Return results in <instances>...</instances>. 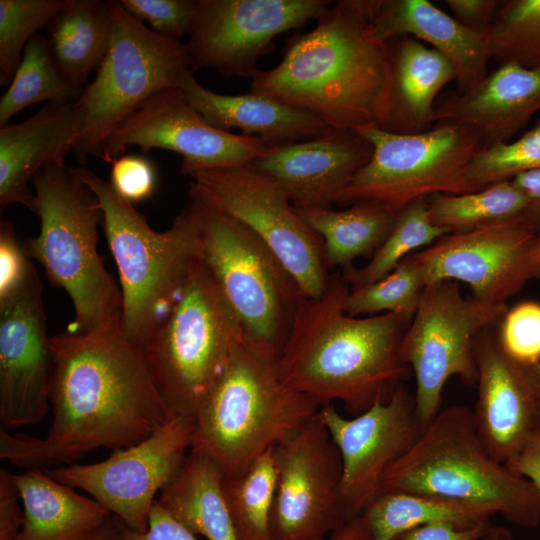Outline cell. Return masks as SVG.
I'll use <instances>...</instances> for the list:
<instances>
[{
  "mask_svg": "<svg viewBox=\"0 0 540 540\" xmlns=\"http://www.w3.org/2000/svg\"><path fill=\"white\" fill-rule=\"evenodd\" d=\"M507 309L506 303L464 297L455 281L424 287L400 345L401 358L415 376V412L422 431L441 410L443 388L451 377L476 384L475 341L498 325Z\"/></svg>",
  "mask_w": 540,
  "mask_h": 540,
  "instance_id": "cell-12",
  "label": "cell"
},
{
  "mask_svg": "<svg viewBox=\"0 0 540 540\" xmlns=\"http://www.w3.org/2000/svg\"><path fill=\"white\" fill-rule=\"evenodd\" d=\"M35 267L16 240L11 221H0V299H3L27 280Z\"/></svg>",
  "mask_w": 540,
  "mask_h": 540,
  "instance_id": "cell-44",
  "label": "cell"
},
{
  "mask_svg": "<svg viewBox=\"0 0 540 540\" xmlns=\"http://www.w3.org/2000/svg\"><path fill=\"white\" fill-rule=\"evenodd\" d=\"M509 180L526 198L529 210L540 215V168L521 171Z\"/></svg>",
  "mask_w": 540,
  "mask_h": 540,
  "instance_id": "cell-50",
  "label": "cell"
},
{
  "mask_svg": "<svg viewBox=\"0 0 540 540\" xmlns=\"http://www.w3.org/2000/svg\"><path fill=\"white\" fill-rule=\"evenodd\" d=\"M370 28L383 43L410 36L430 44L452 64L459 92L472 89L488 75L490 56L483 34L428 0H379Z\"/></svg>",
  "mask_w": 540,
  "mask_h": 540,
  "instance_id": "cell-25",
  "label": "cell"
},
{
  "mask_svg": "<svg viewBox=\"0 0 540 540\" xmlns=\"http://www.w3.org/2000/svg\"><path fill=\"white\" fill-rule=\"evenodd\" d=\"M383 491L455 500L500 514L523 528L540 524V490L487 452L466 406H449L436 414L388 468Z\"/></svg>",
  "mask_w": 540,
  "mask_h": 540,
  "instance_id": "cell-5",
  "label": "cell"
},
{
  "mask_svg": "<svg viewBox=\"0 0 540 540\" xmlns=\"http://www.w3.org/2000/svg\"><path fill=\"white\" fill-rule=\"evenodd\" d=\"M14 474L0 469V540H16L24 520Z\"/></svg>",
  "mask_w": 540,
  "mask_h": 540,
  "instance_id": "cell-46",
  "label": "cell"
},
{
  "mask_svg": "<svg viewBox=\"0 0 540 540\" xmlns=\"http://www.w3.org/2000/svg\"><path fill=\"white\" fill-rule=\"evenodd\" d=\"M83 90L62 74L47 37L36 34L27 43L9 88L0 99V127L27 106L44 101L76 102Z\"/></svg>",
  "mask_w": 540,
  "mask_h": 540,
  "instance_id": "cell-33",
  "label": "cell"
},
{
  "mask_svg": "<svg viewBox=\"0 0 540 540\" xmlns=\"http://www.w3.org/2000/svg\"><path fill=\"white\" fill-rule=\"evenodd\" d=\"M328 0H198L186 44L190 70L253 78L281 33L318 19Z\"/></svg>",
  "mask_w": 540,
  "mask_h": 540,
  "instance_id": "cell-18",
  "label": "cell"
},
{
  "mask_svg": "<svg viewBox=\"0 0 540 540\" xmlns=\"http://www.w3.org/2000/svg\"><path fill=\"white\" fill-rule=\"evenodd\" d=\"M494 514L455 500L405 491L381 492L360 515L373 540H398L405 533L432 523L470 527Z\"/></svg>",
  "mask_w": 540,
  "mask_h": 540,
  "instance_id": "cell-32",
  "label": "cell"
},
{
  "mask_svg": "<svg viewBox=\"0 0 540 540\" xmlns=\"http://www.w3.org/2000/svg\"><path fill=\"white\" fill-rule=\"evenodd\" d=\"M538 255H539V259H540V236H539V239H538Z\"/></svg>",
  "mask_w": 540,
  "mask_h": 540,
  "instance_id": "cell-54",
  "label": "cell"
},
{
  "mask_svg": "<svg viewBox=\"0 0 540 540\" xmlns=\"http://www.w3.org/2000/svg\"><path fill=\"white\" fill-rule=\"evenodd\" d=\"M390 84L384 130L419 133L434 126L439 92L455 80L452 64L423 42L403 36L388 42Z\"/></svg>",
  "mask_w": 540,
  "mask_h": 540,
  "instance_id": "cell-27",
  "label": "cell"
},
{
  "mask_svg": "<svg viewBox=\"0 0 540 540\" xmlns=\"http://www.w3.org/2000/svg\"><path fill=\"white\" fill-rule=\"evenodd\" d=\"M496 333L499 344L511 357L540 363V303L524 301L507 309Z\"/></svg>",
  "mask_w": 540,
  "mask_h": 540,
  "instance_id": "cell-41",
  "label": "cell"
},
{
  "mask_svg": "<svg viewBox=\"0 0 540 540\" xmlns=\"http://www.w3.org/2000/svg\"><path fill=\"white\" fill-rule=\"evenodd\" d=\"M490 59L499 65L540 66V0H509L482 33Z\"/></svg>",
  "mask_w": 540,
  "mask_h": 540,
  "instance_id": "cell-37",
  "label": "cell"
},
{
  "mask_svg": "<svg viewBox=\"0 0 540 540\" xmlns=\"http://www.w3.org/2000/svg\"><path fill=\"white\" fill-rule=\"evenodd\" d=\"M372 152L355 130L331 128L307 141L272 147L247 167L277 184L295 208L331 207Z\"/></svg>",
  "mask_w": 540,
  "mask_h": 540,
  "instance_id": "cell-22",
  "label": "cell"
},
{
  "mask_svg": "<svg viewBox=\"0 0 540 540\" xmlns=\"http://www.w3.org/2000/svg\"><path fill=\"white\" fill-rule=\"evenodd\" d=\"M110 1L71 0L48 25V42L62 74L83 87L103 61L111 40Z\"/></svg>",
  "mask_w": 540,
  "mask_h": 540,
  "instance_id": "cell-31",
  "label": "cell"
},
{
  "mask_svg": "<svg viewBox=\"0 0 540 540\" xmlns=\"http://www.w3.org/2000/svg\"><path fill=\"white\" fill-rule=\"evenodd\" d=\"M496 327L475 341L478 392L472 412L481 443L496 461L506 464L540 427V363L507 354Z\"/></svg>",
  "mask_w": 540,
  "mask_h": 540,
  "instance_id": "cell-21",
  "label": "cell"
},
{
  "mask_svg": "<svg viewBox=\"0 0 540 540\" xmlns=\"http://www.w3.org/2000/svg\"><path fill=\"white\" fill-rule=\"evenodd\" d=\"M273 448L241 474L223 475L222 488L237 540H272L270 517L277 481Z\"/></svg>",
  "mask_w": 540,
  "mask_h": 540,
  "instance_id": "cell-34",
  "label": "cell"
},
{
  "mask_svg": "<svg viewBox=\"0 0 540 540\" xmlns=\"http://www.w3.org/2000/svg\"><path fill=\"white\" fill-rule=\"evenodd\" d=\"M71 0H0V85H10L27 43Z\"/></svg>",
  "mask_w": 540,
  "mask_h": 540,
  "instance_id": "cell-38",
  "label": "cell"
},
{
  "mask_svg": "<svg viewBox=\"0 0 540 540\" xmlns=\"http://www.w3.org/2000/svg\"><path fill=\"white\" fill-rule=\"evenodd\" d=\"M319 540H373L361 516L349 519L342 527Z\"/></svg>",
  "mask_w": 540,
  "mask_h": 540,
  "instance_id": "cell-51",
  "label": "cell"
},
{
  "mask_svg": "<svg viewBox=\"0 0 540 540\" xmlns=\"http://www.w3.org/2000/svg\"><path fill=\"white\" fill-rule=\"evenodd\" d=\"M49 346L48 433L39 438L0 428L2 459L26 470L69 465L98 448L133 446L173 416L121 316L85 334H56Z\"/></svg>",
  "mask_w": 540,
  "mask_h": 540,
  "instance_id": "cell-1",
  "label": "cell"
},
{
  "mask_svg": "<svg viewBox=\"0 0 540 540\" xmlns=\"http://www.w3.org/2000/svg\"><path fill=\"white\" fill-rule=\"evenodd\" d=\"M83 129L76 102L47 103L29 119L0 127V207L20 204L35 212L36 197L28 187L51 162H64Z\"/></svg>",
  "mask_w": 540,
  "mask_h": 540,
  "instance_id": "cell-23",
  "label": "cell"
},
{
  "mask_svg": "<svg viewBox=\"0 0 540 540\" xmlns=\"http://www.w3.org/2000/svg\"><path fill=\"white\" fill-rule=\"evenodd\" d=\"M505 465L512 472L531 481L540 490V427Z\"/></svg>",
  "mask_w": 540,
  "mask_h": 540,
  "instance_id": "cell-49",
  "label": "cell"
},
{
  "mask_svg": "<svg viewBox=\"0 0 540 540\" xmlns=\"http://www.w3.org/2000/svg\"><path fill=\"white\" fill-rule=\"evenodd\" d=\"M191 105L213 127L260 139L279 147L319 137L331 128L310 111L293 107L268 96L251 92L222 95L201 86L190 70L181 85Z\"/></svg>",
  "mask_w": 540,
  "mask_h": 540,
  "instance_id": "cell-26",
  "label": "cell"
},
{
  "mask_svg": "<svg viewBox=\"0 0 540 540\" xmlns=\"http://www.w3.org/2000/svg\"><path fill=\"white\" fill-rule=\"evenodd\" d=\"M24 520L16 540H95L112 515L42 469L14 474Z\"/></svg>",
  "mask_w": 540,
  "mask_h": 540,
  "instance_id": "cell-28",
  "label": "cell"
},
{
  "mask_svg": "<svg viewBox=\"0 0 540 540\" xmlns=\"http://www.w3.org/2000/svg\"><path fill=\"white\" fill-rule=\"evenodd\" d=\"M130 145L164 149L183 156L181 173L238 168L268 153L260 139L213 127L191 105L181 88L160 91L144 101L111 133L97 157L107 163Z\"/></svg>",
  "mask_w": 540,
  "mask_h": 540,
  "instance_id": "cell-17",
  "label": "cell"
},
{
  "mask_svg": "<svg viewBox=\"0 0 540 540\" xmlns=\"http://www.w3.org/2000/svg\"><path fill=\"white\" fill-rule=\"evenodd\" d=\"M424 285L419 274L404 260L382 279L350 288L344 311L351 316L396 313L411 322Z\"/></svg>",
  "mask_w": 540,
  "mask_h": 540,
  "instance_id": "cell-39",
  "label": "cell"
},
{
  "mask_svg": "<svg viewBox=\"0 0 540 540\" xmlns=\"http://www.w3.org/2000/svg\"><path fill=\"white\" fill-rule=\"evenodd\" d=\"M481 540H514V538L505 527L490 526Z\"/></svg>",
  "mask_w": 540,
  "mask_h": 540,
  "instance_id": "cell-53",
  "label": "cell"
},
{
  "mask_svg": "<svg viewBox=\"0 0 540 540\" xmlns=\"http://www.w3.org/2000/svg\"><path fill=\"white\" fill-rule=\"evenodd\" d=\"M244 337L234 311L194 257L176 302L143 347L173 415L194 417Z\"/></svg>",
  "mask_w": 540,
  "mask_h": 540,
  "instance_id": "cell-9",
  "label": "cell"
},
{
  "mask_svg": "<svg viewBox=\"0 0 540 540\" xmlns=\"http://www.w3.org/2000/svg\"><path fill=\"white\" fill-rule=\"evenodd\" d=\"M532 168H540V117L518 139L481 149L469 165L467 178L479 190Z\"/></svg>",
  "mask_w": 540,
  "mask_h": 540,
  "instance_id": "cell-40",
  "label": "cell"
},
{
  "mask_svg": "<svg viewBox=\"0 0 540 540\" xmlns=\"http://www.w3.org/2000/svg\"><path fill=\"white\" fill-rule=\"evenodd\" d=\"M276 360L244 337L193 417L190 451L224 475L241 474L320 408L283 382Z\"/></svg>",
  "mask_w": 540,
  "mask_h": 540,
  "instance_id": "cell-4",
  "label": "cell"
},
{
  "mask_svg": "<svg viewBox=\"0 0 540 540\" xmlns=\"http://www.w3.org/2000/svg\"><path fill=\"white\" fill-rule=\"evenodd\" d=\"M428 201L429 198L418 199L399 211L389 236L366 265L361 268L352 266L344 268L343 275L350 288H357L382 279L415 250L430 246L450 233L431 221Z\"/></svg>",
  "mask_w": 540,
  "mask_h": 540,
  "instance_id": "cell-36",
  "label": "cell"
},
{
  "mask_svg": "<svg viewBox=\"0 0 540 540\" xmlns=\"http://www.w3.org/2000/svg\"><path fill=\"white\" fill-rule=\"evenodd\" d=\"M49 338L34 268L19 289L0 299V428L34 425L48 414Z\"/></svg>",
  "mask_w": 540,
  "mask_h": 540,
  "instance_id": "cell-20",
  "label": "cell"
},
{
  "mask_svg": "<svg viewBox=\"0 0 540 540\" xmlns=\"http://www.w3.org/2000/svg\"><path fill=\"white\" fill-rule=\"evenodd\" d=\"M113 16L106 55L76 104L83 129L75 144V158L98 156L111 133L154 94L181 88L190 71L186 44L161 36L129 15L118 1H110Z\"/></svg>",
  "mask_w": 540,
  "mask_h": 540,
  "instance_id": "cell-11",
  "label": "cell"
},
{
  "mask_svg": "<svg viewBox=\"0 0 540 540\" xmlns=\"http://www.w3.org/2000/svg\"><path fill=\"white\" fill-rule=\"evenodd\" d=\"M378 1L339 0L308 33L287 39L281 62L258 70L251 92L312 112L330 128L356 130L385 117L388 43L373 35Z\"/></svg>",
  "mask_w": 540,
  "mask_h": 540,
  "instance_id": "cell-3",
  "label": "cell"
},
{
  "mask_svg": "<svg viewBox=\"0 0 540 540\" xmlns=\"http://www.w3.org/2000/svg\"><path fill=\"white\" fill-rule=\"evenodd\" d=\"M322 239L327 269L347 268L375 251L392 231L398 213L377 201H358L344 210L332 207L295 208Z\"/></svg>",
  "mask_w": 540,
  "mask_h": 540,
  "instance_id": "cell-30",
  "label": "cell"
},
{
  "mask_svg": "<svg viewBox=\"0 0 540 540\" xmlns=\"http://www.w3.org/2000/svg\"><path fill=\"white\" fill-rule=\"evenodd\" d=\"M318 417L340 454L345 513L348 519L358 517L381 493L388 468L422 432L414 396L400 384L359 415L347 418L329 404L319 408Z\"/></svg>",
  "mask_w": 540,
  "mask_h": 540,
  "instance_id": "cell-19",
  "label": "cell"
},
{
  "mask_svg": "<svg viewBox=\"0 0 540 540\" xmlns=\"http://www.w3.org/2000/svg\"><path fill=\"white\" fill-rule=\"evenodd\" d=\"M119 519L111 515L103 524L95 540H114L116 527Z\"/></svg>",
  "mask_w": 540,
  "mask_h": 540,
  "instance_id": "cell-52",
  "label": "cell"
},
{
  "mask_svg": "<svg viewBox=\"0 0 540 540\" xmlns=\"http://www.w3.org/2000/svg\"><path fill=\"white\" fill-rule=\"evenodd\" d=\"M132 17L147 22L155 33L178 40L189 34L198 0H119Z\"/></svg>",
  "mask_w": 540,
  "mask_h": 540,
  "instance_id": "cell-42",
  "label": "cell"
},
{
  "mask_svg": "<svg viewBox=\"0 0 540 540\" xmlns=\"http://www.w3.org/2000/svg\"><path fill=\"white\" fill-rule=\"evenodd\" d=\"M194 257L237 316L245 338L278 357L304 298L274 252L249 228L190 194Z\"/></svg>",
  "mask_w": 540,
  "mask_h": 540,
  "instance_id": "cell-8",
  "label": "cell"
},
{
  "mask_svg": "<svg viewBox=\"0 0 540 540\" xmlns=\"http://www.w3.org/2000/svg\"><path fill=\"white\" fill-rule=\"evenodd\" d=\"M72 168L103 211L102 226L119 273L122 328L143 348L176 302L194 259L192 209L187 203L168 230L156 232L110 182L87 168Z\"/></svg>",
  "mask_w": 540,
  "mask_h": 540,
  "instance_id": "cell-7",
  "label": "cell"
},
{
  "mask_svg": "<svg viewBox=\"0 0 540 540\" xmlns=\"http://www.w3.org/2000/svg\"><path fill=\"white\" fill-rule=\"evenodd\" d=\"M428 209L431 221L452 233L516 217L529 210V203L506 180L470 193L433 195Z\"/></svg>",
  "mask_w": 540,
  "mask_h": 540,
  "instance_id": "cell-35",
  "label": "cell"
},
{
  "mask_svg": "<svg viewBox=\"0 0 540 540\" xmlns=\"http://www.w3.org/2000/svg\"><path fill=\"white\" fill-rule=\"evenodd\" d=\"M355 131L371 144L373 152L337 197L339 205L371 200L399 213L418 199L477 191L467 171L486 145L473 128L438 123L426 131L406 134L371 124Z\"/></svg>",
  "mask_w": 540,
  "mask_h": 540,
  "instance_id": "cell-10",
  "label": "cell"
},
{
  "mask_svg": "<svg viewBox=\"0 0 540 540\" xmlns=\"http://www.w3.org/2000/svg\"><path fill=\"white\" fill-rule=\"evenodd\" d=\"M223 475L210 459L190 451L156 503L196 536L237 540L222 488Z\"/></svg>",
  "mask_w": 540,
  "mask_h": 540,
  "instance_id": "cell-29",
  "label": "cell"
},
{
  "mask_svg": "<svg viewBox=\"0 0 540 540\" xmlns=\"http://www.w3.org/2000/svg\"><path fill=\"white\" fill-rule=\"evenodd\" d=\"M114 540H198L167 511L155 502L145 532L133 530L118 521Z\"/></svg>",
  "mask_w": 540,
  "mask_h": 540,
  "instance_id": "cell-45",
  "label": "cell"
},
{
  "mask_svg": "<svg viewBox=\"0 0 540 540\" xmlns=\"http://www.w3.org/2000/svg\"><path fill=\"white\" fill-rule=\"evenodd\" d=\"M538 111L540 66L527 68L506 63L472 89L449 94L436 103L434 125L468 126L490 146L509 142Z\"/></svg>",
  "mask_w": 540,
  "mask_h": 540,
  "instance_id": "cell-24",
  "label": "cell"
},
{
  "mask_svg": "<svg viewBox=\"0 0 540 540\" xmlns=\"http://www.w3.org/2000/svg\"><path fill=\"white\" fill-rule=\"evenodd\" d=\"M193 418L173 415L141 442L92 464L46 471L69 487L80 489L127 527L145 532L156 494L180 471L191 447Z\"/></svg>",
  "mask_w": 540,
  "mask_h": 540,
  "instance_id": "cell-15",
  "label": "cell"
},
{
  "mask_svg": "<svg viewBox=\"0 0 540 540\" xmlns=\"http://www.w3.org/2000/svg\"><path fill=\"white\" fill-rule=\"evenodd\" d=\"M111 164L110 184L121 197L133 204L153 195L157 176L150 159L137 154H123Z\"/></svg>",
  "mask_w": 540,
  "mask_h": 540,
  "instance_id": "cell-43",
  "label": "cell"
},
{
  "mask_svg": "<svg viewBox=\"0 0 540 540\" xmlns=\"http://www.w3.org/2000/svg\"><path fill=\"white\" fill-rule=\"evenodd\" d=\"M444 3L462 25L483 33L494 21L502 1L445 0Z\"/></svg>",
  "mask_w": 540,
  "mask_h": 540,
  "instance_id": "cell-47",
  "label": "cell"
},
{
  "mask_svg": "<svg viewBox=\"0 0 540 540\" xmlns=\"http://www.w3.org/2000/svg\"><path fill=\"white\" fill-rule=\"evenodd\" d=\"M349 291L343 273L335 272L319 297L303 298L276 363L290 388L319 407L341 402L356 416L388 399L406 378L400 345L409 322L396 313L347 314Z\"/></svg>",
  "mask_w": 540,
  "mask_h": 540,
  "instance_id": "cell-2",
  "label": "cell"
},
{
  "mask_svg": "<svg viewBox=\"0 0 540 540\" xmlns=\"http://www.w3.org/2000/svg\"><path fill=\"white\" fill-rule=\"evenodd\" d=\"M540 215L527 212L467 231L444 235L403 260L424 287L450 280L469 286L473 297L506 303L529 280L540 275Z\"/></svg>",
  "mask_w": 540,
  "mask_h": 540,
  "instance_id": "cell-14",
  "label": "cell"
},
{
  "mask_svg": "<svg viewBox=\"0 0 540 540\" xmlns=\"http://www.w3.org/2000/svg\"><path fill=\"white\" fill-rule=\"evenodd\" d=\"M189 177L190 194L257 235L294 277L304 298L324 292L329 274L323 241L277 184L247 166L202 170Z\"/></svg>",
  "mask_w": 540,
  "mask_h": 540,
  "instance_id": "cell-13",
  "label": "cell"
},
{
  "mask_svg": "<svg viewBox=\"0 0 540 540\" xmlns=\"http://www.w3.org/2000/svg\"><path fill=\"white\" fill-rule=\"evenodd\" d=\"M490 526L489 521L470 527L448 522L432 523L417 527L398 540H481Z\"/></svg>",
  "mask_w": 540,
  "mask_h": 540,
  "instance_id": "cell-48",
  "label": "cell"
},
{
  "mask_svg": "<svg viewBox=\"0 0 540 540\" xmlns=\"http://www.w3.org/2000/svg\"><path fill=\"white\" fill-rule=\"evenodd\" d=\"M273 450L272 540H319L342 527L341 458L318 412Z\"/></svg>",
  "mask_w": 540,
  "mask_h": 540,
  "instance_id": "cell-16",
  "label": "cell"
},
{
  "mask_svg": "<svg viewBox=\"0 0 540 540\" xmlns=\"http://www.w3.org/2000/svg\"><path fill=\"white\" fill-rule=\"evenodd\" d=\"M40 233L22 249L74 307L66 331L85 334L121 316L122 295L97 251L103 211L94 192L64 162H51L33 178Z\"/></svg>",
  "mask_w": 540,
  "mask_h": 540,
  "instance_id": "cell-6",
  "label": "cell"
}]
</instances>
